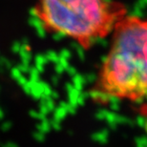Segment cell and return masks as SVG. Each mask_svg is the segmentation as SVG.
I'll list each match as a JSON object with an SVG mask.
<instances>
[{"mask_svg": "<svg viewBox=\"0 0 147 147\" xmlns=\"http://www.w3.org/2000/svg\"><path fill=\"white\" fill-rule=\"evenodd\" d=\"M111 36L94 96L101 100L142 102L147 98V17L126 14Z\"/></svg>", "mask_w": 147, "mask_h": 147, "instance_id": "6da1fadb", "label": "cell"}, {"mask_svg": "<svg viewBox=\"0 0 147 147\" xmlns=\"http://www.w3.org/2000/svg\"><path fill=\"white\" fill-rule=\"evenodd\" d=\"M34 14L46 33L88 50L113 33L127 10L114 0H36Z\"/></svg>", "mask_w": 147, "mask_h": 147, "instance_id": "7a4b0ae2", "label": "cell"}, {"mask_svg": "<svg viewBox=\"0 0 147 147\" xmlns=\"http://www.w3.org/2000/svg\"><path fill=\"white\" fill-rule=\"evenodd\" d=\"M142 103V108H140V115L143 117V121H144L145 129L147 131V98L143 100Z\"/></svg>", "mask_w": 147, "mask_h": 147, "instance_id": "3957f363", "label": "cell"}]
</instances>
